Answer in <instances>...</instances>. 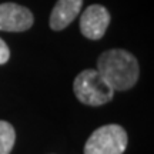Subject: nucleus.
Here are the masks:
<instances>
[{
    "instance_id": "4",
    "label": "nucleus",
    "mask_w": 154,
    "mask_h": 154,
    "mask_svg": "<svg viewBox=\"0 0 154 154\" xmlns=\"http://www.w3.org/2000/svg\"><path fill=\"white\" fill-rule=\"evenodd\" d=\"M110 20V13L104 6L91 5L80 16V32L90 40H99L104 36Z\"/></svg>"
},
{
    "instance_id": "8",
    "label": "nucleus",
    "mask_w": 154,
    "mask_h": 154,
    "mask_svg": "<svg viewBox=\"0 0 154 154\" xmlns=\"http://www.w3.org/2000/svg\"><path fill=\"white\" fill-rule=\"evenodd\" d=\"M9 57H10V50L7 47V44L5 43V40L0 38V64L7 63Z\"/></svg>"
},
{
    "instance_id": "3",
    "label": "nucleus",
    "mask_w": 154,
    "mask_h": 154,
    "mask_svg": "<svg viewBox=\"0 0 154 154\" xmlns=\"http://www.w3.org/2000/svg\"><path fill=\"white\" fill-rule=\"evenodd\" d=\"M127 143V133L123 127L107 124L91 133L84 146V154H123Z\"/></svg>"
},
{
    "instance_id": "6",
    "label": "nucleus",
    "mask_w": 154,
    "mask_h": 154,
    "mask_svg": "<svg viewBox=\"0 0 154 154\" xmlns=\"http://www.w3.org/2000/svg\"><path fill=\"white\" fill-rule=\"evenodd\" d=\"M82 6L83 0H57L50 14V27L56 32L66 29L80 14Z\"/></svg>"
},
{
    "instance_id": "2",
    "label": "nucleus",
    "mask_w": 154,
    "mask_h": 154,
    "mask_svg": "<svg viewBox=\"0 0 154 154\" xmlns=\"http://www.w3.org/2000/svg\"><path fill=\"white\" fill-rule=\"evenodd\" d=\"M73 90L80 103L93 107L109 103L114 96L113 87L94 69L83 70L73 83Z\"/></svg>"
},
{
    "instance_id": "1",
    "label": "nucleus",
    "mask_w": 154,
    "mask_h": 154,
    "mask_svg": "<svg viewBox=\"0 0 154 154\" xmlns=\"http://www.w3.org/2000/svg\"><path fill=\"white\" fill-rule=\"evenodd\" d=\"M97 72L114 91H124L137 83L140 67L137 59L130 51L123 49H111L100 54L97 60Z\"/></svg>"
},
{
    "instance_id": "5",
    "label": "nucleus",
    "mask_w": 154,
    "mask_h": 154,
    "mask_svg": "<svg viewBox=\"0 0 154 154\" xmlns=\"http://www.w3.org/2000/svg\"><path fill=\"white\" fill-rule=\"evenodd\" d=\"M33 13L17 3L0 5V30L2 32H26L33 26Z\"/></svg>"
},
{
    "instance_id": "7",
    "label": "nucleus",
    "mask_w": 154,
    "mask_h": 154,
    "mask_svg": "<svg viewBox=\"0 0 154 154\" xmlns=\"http://www.w3.org/2000/svg\"><path fill=\"white\" fill-rule=\"evenodd\" d=\"M16 140V133L10 123L0 120V154H10Z\"/></svg>"
}]
</instances>
